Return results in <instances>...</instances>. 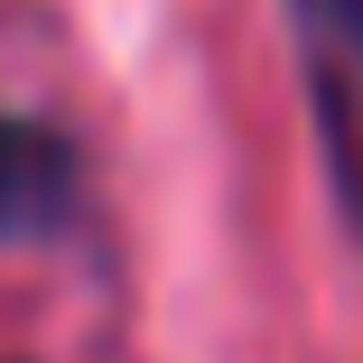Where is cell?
Returning a JSON list of instances; mask_svg holds the SVG:
<instances>
[{"label": "cell", "instance_id": "1", "mask_svg": "<svg viewBox=\"0 0 363 363\" xmlns=\"http://www.w3.org/2000/svg\"><path fill=\"white\" fill-rule=\"evenodd\" d=\"M289 28H298V75L326 140V177L345 196V224L363 233V0H289Z\"/></svg>", "mask_w": 363, "mask_h": 363}, {"label": "cell", "instance_id": "2", "mask_svg": "<svg viewBox=\"0 0 363 363\" xmlns=\"http://www.w3.org/2000/svg\"><path fill=\"white\" fill-rule=\"evenodd\" d=\"M65 196H75V159H65V140L38 130V121H0V242L19 233H47Z\"/></svg>", "mask_w": 363, "mask_h": 363}]
</instances>
